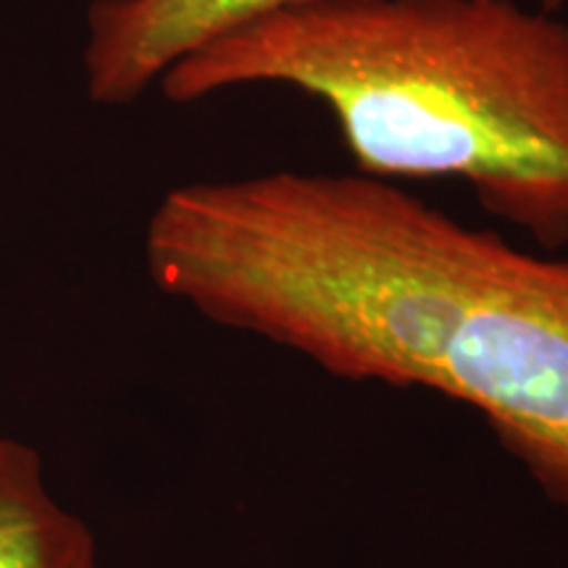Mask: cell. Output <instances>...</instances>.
Instances as JSON below:
<instances>
[{
	"label": "cell",
	"mask_w": 568,
	"mask_h": 568,
	"mask_svg": "<svg viewBox=\"0 0 568 568\" xmlns=\"http://www.w3.org/2000/svg\"><path fill=\"white\" fill-rule=\"evenodd\" d=\"M145 266L211 324L335 379L466 403L568 514V255L395 182L280 169L169 190Z\"/></svg>",
	"instance_id": "cell-1"
},
{
	"label": "cell",
	"mask_w": 568,
	"mask_h": 568,
	"mask_svg": "<svg viewBox=\"0 0 568 568\" xmlns=\"http://www.w3.org/2000/svg\"><path fill=\"white\" fill-rule=\"evenodd\" d=\"M322 103L358 174L458 180L539 251L568 247V21L516 0H326L222 34L169 103L237 88Z\"/></svg>",
	"instance_id": "cell-2"
},
{
	"label": "cell",
	"mask_w": 568,
	"mask_h": 568,
	"mask_svg": "<svg viewBox=\"0 0 568 568\" xmlns=\"http://www.w3.org/2000/svg\"><path fill=\"white\" fill-rule=\"evenodd\" d=\"M326 0H92L82 69L95 105L138 103L174 63L255 19Z\"/></svg>",
	"instance_id": "cell-3"
},
{
	"label": "cell",
	"mask_w": 568,
	"mask_h": 568,
	"mask_svg": "<svg viewBox=\"0 0 568 568\" xmlns=\"http://www.w3.org/2000/svg\"><path fill=\"white\" fill-rule=\"evenodd\" d=\"M0 568H101L88 524L45 485L38 450L0 437Z\"/></svg>",
	"instance_id": "cell-4"
},
{
	"label": "cell",
	"mask_w": 568,
	"mask_h": 568,
	"mask_svg": "<svg viewBox=\"0 0 568 568\" xmlns=\"http://www.w3.org/2000/svg\"><path fill=\"white\" fill-rule=\"evenodd\" d=\"M539 6H542V9H548V11L560 13V11L568 9V0H539Z\"/></svg>",
	"instance_id": "cell-5"
}]
</instances>
